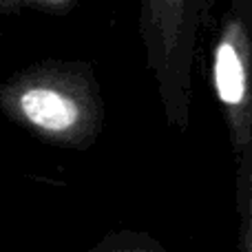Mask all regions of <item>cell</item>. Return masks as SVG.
<instances>
[{
  "label": "cell",
  "mask_w": 252,
  "mask_h": 252,
  "mask_svg": "<svg viewBox=\"0 0 252 252\" xmlns=\"http://www.w3.org/2000/svg\"><path fill=\"white\" fill-rule=\"evenodd\" d=\"M0 113L44 144L84 151L104 128V97L91 64L44 60L0 82Z\"/></svg>",
  "instance_id": "obj_1"
},
{
  "label": "cell",
  "mask_w": 252,
  "mask_h": 252,
  "mask_svg": "<svg viewBox=\"0 0 252 252\" xmlns=\"http://www.w3.org/2000/svg\"><path fill=\"white\" fill-rule=\"evenodd\" d=\"M213 0H146L139 4V35L157 84L166 122L179 133L190 124L192 62Z\"/></svg>",
  "instance_id": "obj_2"
},
{
  "label": "cell",
  "mask_w": 252,
  "mask_h": 252,
  "mask_svg": "<svg viewBox=\"0 0 252 252\" xmlns=\"http://www.w3.org/2000/svg\"><path fill=\"white\" fill-rule=\"evenodd\" d=\"M210 78L239 161L252 148V0H232L219 20Z\"/></svg>",
  "instance_id": "obj_3"
},
{
  "label": "cell",
  "mask_w": 252,
  "mask_h": 252,
  "mask_svg": "<svg viewBox=\"0 0 252 252\" xmlns=\"http://www.w3.org/2000/svg\"><path fill=\"white\" fill-rule=\"evenodd\" d=\"M235 201L239 232H237V252H252V148L237 161Z\"/></svg>",
  "instance_id": "obj_4"
},
{
  "label": "cell",
  "mask_w": 252,
  "mask_h": 252,
  "mask_svg": "<svg viewBox=\"0 0 252 252\" xmlns=\"http://www.w3.org/2000/svg\"><path fill=\"white\" fill-rule=\"evenodd\" d=\"M87 252H168L155 237L144 230H111Z\"/></svg>",
  "instance_id": "obj_5"
},
{
  "label": "cell",
  "mask_w": 252,
  "mask_h": 252,
  "mask_svg": "<svg viewBox=\"0 0 252 252\" xmlns=\"http://www.w3.org/2000/svg\"><path fill=\"white\" fill-rule=\"evenodd\" d=\"M78 7L75 0H27V11L44 13V16L62 18Z\"/></svg>",
  "instance_id": "obj_6"
},
{
  "label": "cell",
  "mask_w": 252,
  "mask_h": 252,
  "mask_svg": "<svg viewBox=\"0 0 252 252\" xmlns=\"http://www.w3.org/2000/svg\"><path fill=\"white\" fill-rule=\"evenodd\" d=\"M27 11V0H0V20Z\"/></svg>",
  "instance_id": "obj_7"
}]
</instances>
